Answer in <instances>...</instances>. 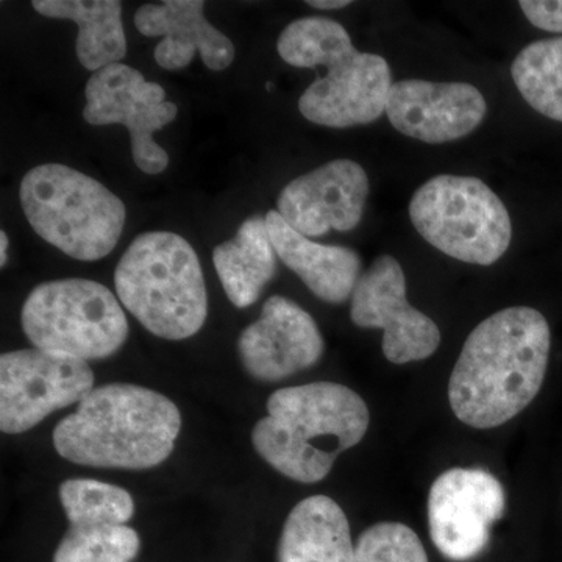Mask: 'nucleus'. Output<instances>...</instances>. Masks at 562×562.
Wrapping results in <instances>:
<instances>
[{"instance_id":"nucleus-8","label":"nucleus","mask_w":562,"mask_h":562,"mask_svg":"<svg viewBox=\"0 0 562 562\" xmlns=\"http://www.w3.org/2000/svg\"><path fill=\"white\" fill-rule=\"evenodd\" d=\"M94 390L87 361L41 349L0 357V430L20 435Z\"/></svg>"},{"instance_id":"nucleus-12","label":"nucleus","mask_w":562,"mask_h":562,"mask_svg":"<svg viewBox=\"0 0 562 562\" xmlns=\"http://www.w3.org/2000/svg\"><path fill=\"white\" fill-rule=\"evenodd\" d=\"M368 195L364 169L339 158L290 181L280 192L277 211L294 231L317 238L330 231H353L360 224Z\"/></svg>"},{"instance_id":"nucleus-26","label":"nucleus","mask_w":562,"mask_h":562,"mask_svg":"<svg viewBox=\"0 0 562 562\" xmlns=\"http://www.w3.org/2000/svg\"><path fill=\"white\" fill-rule=\"evenodd\" d=\"M527 20L541 31L562 33V0H522L519 3Z\"/></svg>"},{"instance_id":"nucleus-19","label":"nucleus","mask_w":562,"mask_h":562,"mask_svg":"<svg viewBox=\"0 0 562 562\" xmlns=\"http://www.w3.org/2000/svg\"><path fill=\"white\" fill-rule=\"evenodd\" d=\"M277 258L268 222L260 214L244 221L235 238L214 249V268L236 308H247L260 299L262 290L276 277Z\"/></svg>"},{"instance_id":"nucleus-18","label":"nucleus","mask_w":562,"mask_h":562,"mask_svg":"<svg viewBox=\"0 0 562 562\" xmlns=\"http://www.w3.org/2000/svg\"><path fill=\"white\" fill-rule=\"evenodd\" d=\"M350 525L327 495L305 498L292 508L281 530L279 562H353Z\"/></svg>"},{"instance_id":"nucleus-3","label":"nucleus","mask_w":562,"mask_h":562,"mask_svg":"<svg viewBox=\"0 0 562 562\" xmlns=\"http://www.w3.org/2000/svg\"><path fill=\"white\" fill-rule=\"evenodd\" d=\"M369 408L339 383L283 387L268 401V416L255 425L251 442L262 460L299 483H319L339 454L368 432Z\"/></svg>"},{"instance_id":"nucleus-15","label":"nucleus","mask_w":562,"mask_h":562,"mask_svg":"<svg viewBox=\"0 0 562 562\" xmlns=\"http://www.w3.org/2000/svg\"><path fill=\"white\" fill-rule=\"evenodd\" d=\"M486 109L482 92L473 85L402 80L392 83L384 113L402 135L443 144L475 131Z\"/></svg>"},{"instance_id":"nucleus-29","label":"nucleus","mask_w":562,"mask_h":562,"mask_svg":"<svg viewBox=\"0 0 562 562\" xmlns=\"http://www.w3.org/2000/svg\"><path fill=\"white\" fill-rule=\"evenodd\" d=\"M266 90H273V83H271V81H268V83H266Z\"/></svg>"},{"instance_id":"nucleus-25","label":"nucleus","mask_w":562,"mask_h":562,"mask_svg":"<svg viewBox=\"0 0 562 562\" xmlns=\"http://www.w3.org/2000/svg\"><path fill=\"white\" fill-rule=\"evenodd\" d=\"M353 562H428V554L405 524L380 522L362 532Z\"/></svg>"},{"instance_id":"nucleus-13","label":"nucleus","mask_w":562,"mask_h":562,"mask_svg":"<svg viewBox=\"0 0 562 562\" xmlns=\"http://www.w3.org/2000/svg\"><path fill=\"white\" fill-rule=\"evenodd\" d=\"M392 87L383 57L355 49L327 68L299 99L306 121L322 127L347 128L375 122L386 111Z\"/></svg>"},{"instance_id":"nucleus-2","label":"nucleus","mask_w":562,"mask_h":562,"mask_svg":"<svg viewBox=\"0 0 562 562\" xmlns=\"http://www.w3.org/2000/svg\"><path fill=\"white\" fill-rule=\"evenodd\" d=\"M181 428L176 403L138 384L95 387L54 430L55 450L88 468L144 471L171 457Z\"/></svg>"},{"instance_id":"nucleus-20","label":"nucleus","mask_w":562,"mask_h":562,"mask_svg":"<svg viewBox=\"0 0 562 562\" xmlns=\"http://www.w3.org/2000/svg\"><path fill=\"white\" fill-rule=\"evenodd\" d=\"M32 7L50 20L79 25L76 50L85 69L98 72L127 55L122 3L117 0H33Z\"/></svg>"},{"instance_id":"nucleus-7","label":"nucleus","mask_w":562,"mask_h":562,"mask_svg":"<svg viewBox=\"0 0 562 562\" xmlns=\"http://www.w3.org/2000/svg\"><path fill=\"white\" fill-rule=\"evenodd\" d=\"M409 217L425 241L469 265H494L512 244L505 203L475 177L428 180L413 195Z\"/></svg>"},{"instance_id":"nucleus-9","label":"nucleus","mask_w":562,"mask_h":562,"mask_svg":"<svg viewBox=\"0 0 562 562\" xmlns=\"http://www.w3.org/2000/svg\"><path fill=\"white\" fill-rule=\"evenodd\" d=\"M85 98L87 105L81 114L88 124H121L128 128L133 161L140 171L157 176L168 168V151L151 135L171 124L179 109L166 101L161 85L147 81L132 66L114 63L92 72Z\"/></svg>"},{"instance_id":"nucleus-22","label":"nucleus","mask_w":562,"mask_h":562,"mask_svg":"<svg viewBox=\"0 0 562 562\" xmlns=\"http://www.w3.org/2000/svg\"><path fill=\"white\" fill-rule=\"evenodd\" d=\"M281 60L294 68L328 66L355 50L349 32L330 18H302L291 22L277 41Z\"/></svg>"},{"instance_id":"nucleus-24","label":"nucleus","mask_w":562,"mask_h":562,"mask_svg":"<svg viewBox=\"0 0 562 562\" xmlns=\"http://www.w3.org/2000/svg\"><path fill=\"white\" fill-rule=\"evenodd\" d=\"M60 502L70 525H125L135 514L131 492L95 480H68L60 486Z\"/></svg>"},{"instance_id":"nucleus-16","label":"nucleus","mask_w":562,"mask_h":562,"mask_svg":"<svg viewBox=\"0 0 562 562\" xmlns=\"http://www.w3.org/2000/svg\"><path fill=\"white\" fill-rule=\"evenodd\" d=\"M202 0H166L147 3L135 13L140 35L162 36L155 47V61L162 69L187 68L201 54L203 65L211 70H224L235 60V44L206 21Z\"/></svg>"},{"instance_id":"nucleus-23","label":"nucleus","mask_w":562,"mask_h":562,"mask_svg":"<svg viewBox=\"0 0 562 562\" xmlns=\"http://www.w3.org/2000/svg\"><path fill=\"white\" fill-rule=\"evenodd\" d=\"M139 549L138 532L127 525L74 524L58 543L54 562H131Z\"/></svg>"},{"instance_id":"nucleus-21","label":"nucleus","mask_w":562,"mask_h":562,"mask_svg":"<svg viewBox=\"0 0 562 562\" xmlns=\"http://www.w3.org/2000/svg\"><path fill=\"white\" fill-rule=\"evenodd\" d=\"M512 76L528 105L562 122V36L528 44L514 60Z\"/></svg>"},{"instance_id":"nucleus-17","label":"nucleus","mask_w":562,"mask_h":562,"mask_svg":"<svg viewBox=\"0 0 562 562\" xmlns=\"http://www.w3.org/2000/svg\"><path fill=\"white\" fill-rule=\"evenodd\" d=\"M277 257L297 273L316 297L327 303L349 301L360 280L361 258L349 247L322 246L301 235L277 210L266 214Z\"/></svg>"},{"instance_id":"nucleus-27","label":"nucleus","mask_w":562,"mask_h":562,"mask_svg":"<svg viewBox=\"0 0 562 562\" xmlns=\"http://www.w3.org/2000/svg\"><path fill=\"white\" fill-rule=\"evenodd\" d=\"M306 3L319 10H339L350 5L349 0H308Z\"/></svg>"},{"instance_id":"nucleus-10","label":"nucleus","mask_w":562,"mask_h":562,"mask_svg":"<svg viewBox=\"0 0 562 562\" xmlns=\"http://www.w3.org/2000/svg\"><path fill=\"white\" fill-rule=\"evenodd\" d=\"M505 509V490L492 473L450 469L435 480L428 495L431 541L450 561H471L486 549L491 527Z\"/></svg>"},{"instance_id":"nucleus-4","label":"nucleus","mask_w":562,"mask_h":562,"mask_svg":"<svg viewBox=\"0 0 562 562\" xmlns=\"http://www.w3.org/2000/svg\"><path fill=\"white\" fill-rule=\"evenodd\" d=\"M114 286L122 305L158 338H191L209 316L201 260L177 233L136 236L117 262Z\"/></svg>"},{"instance_id":"nucleus-14","label":"nucleus","mask_w":562,"mask_h":562,"mask_svg":"<svg viewBox=\"0 0 562 562\" xmlns=\"http://www.w3.org/2000/svg\"><path fill=\"white\" fill-rule=\"evenodd\" d=\"M239 358L249 375L273 383L312 368L324 353L319 327L290 299L273 295L260 319L239 336Z\"/></svg>"},{"instance_id":"nucleus-5","label":"nucleus","mask_w":562,"mask_h":562,"mask_svg":"<svg viewBox=\"0 0 562 562\" xmlns=\"http://www.w3.org/2000/svg\"><path fill=\"white\" fill-rule=\"evenodd\" d=\"M20 201L33 231L74 260L110 255L127 220L124 202L101 181L57 162L25 173Z\"/></svg>"},{"instance_id":"nucleus-11","label":"nucleus","mask_w":562,"mask_h":562,"mask_svg":"<svg viewBox=\"0 0 562 562\" xmlns=\"http://www.w3.org/2000/svg\"><path fill=\"white\" fill-rule=\"evenodd\" d=\"M351 322L361 328H382L383 353L394 364L430 358L441 330L406 301V280L401 262L391 255L376 258L351 295Z\"/></svg>"},{"instance_id":"nucleus-1","label":"nucleus","mask_w":562,"mask_h":562,"mask_svg":"<svg viewBox=\"0 0 562 562\" xmlns=\"http://www.w3.org/2000/svg\"><path fill=\"white\" fill-rule=\"evenodd\" d=\"M549 322L530 306H512L476 325L449 382L458 420L479 430L512 420L541 391L549 366Z\"/></svg>"},{"instance_id":"nucleus-28","label":"nucleus","mask_w":562,"mask_h":562,"mask_svg":"<svg viewBox=\"0 0 562 562\" xmlns=\"http://www.w3.org/2000/svg\"><path fill=\"white\" fill-rule=\"evenodd\" d=\"M7 250H9V236L7 232H0V266L7 265Z\"/></svg>"},{"instance_id":"nucleus-6","label":"nucleus","mask_w":562,"mask_h":562,"mask_svg":"<svg viewBox=\"0 0 562 562\" xmlns=\"http://www.w3.org/2000/svg\"><path fill=\"white\" fill-rule=\"evenodd\" d=\"M35 349L79 360H105L124 346L128 322L116 295L99 281L65 279L38 284L21 312Z\"/></svg>"}]
</instances>
